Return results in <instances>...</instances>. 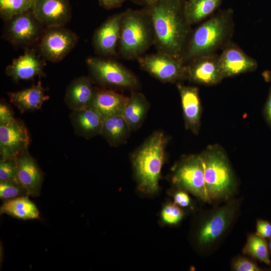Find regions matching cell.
Returning <instances> with one entry per match:
<instances>
[{"label": "cell", "instance_id": "1", "mask_svg": "<svg viewBox=\"0 0 271 271\" xmlns=\"http://www.w3.org/2000/svg\"><path fill=\"white\" fill-rule=\"evenodd\" d=\"M186 0H154L146 6L158 52L181 60L192 31L184 13Z\"/></svg>", "mask_w": 271, "mask_h": 271}, {"label": "cell", "instance_id": "2", "mask_svg": "<svg viewBox=\"0 0 271 271\" xmlns=\"http://www.w3.org/2000/svg\"><path fill=\"white\" fill-rule=\"evenodd\" d=\"M233 16V10H222L192 30L181 58L183 63L216 54L229 43L234 28Z\"/></svg>", "mask_w": 271, "mask_h": 271}, {"label": "cell", "instance_id": "3", "mask_svg": "<svg viewBox=\"0 0 271 271\" xmlns=\"http://www.w3.org/2000/svg\"><path fill=\"white\" fill-rule=\"evenodd\" d=\"M154 43V29L147 9L123 12L117 53L126 60H137Z\"/></svg>", "mask_w": 271, "mask_h": 271}, {"label": "cell", "instance_id": "4", "mask_svg": "<svg viewBox=\"0 0 271 271\" xmlns=\"http://www.w3.org/2000/svg\"><path fill=\"white\" fill-rule=\"evenodd\" d=\"M167 140L163 132H154L133 155L132 163L139 189L142 192L154 193L158 188Z\"/></svg>", "mask_w": 271, "mask_h": 271}, {"label": "cell", "instance_id": "5", "mask_svg": "<svg viewBox=\"0 0 271 271\" xmlns=\"http://www.w3.org/2000/svg\"><path fill=\"white\" fill-rule=\"evenodd\" d=\"M200 156L210 202L229 197L234 189L235 180L224 152L218 146H211Z\"/></svg>", "mask_w": 271, "mask_h": 271}, {"label": "cell", "instance_id": "6", "mask_svg": "<svg viewBox=\"0 0 271 271\" xmlns=\"http://www.w3.org/2000/svg\"><path fill=\"white\" fill-rule=\"evenodd\" d=\"M46 29L31 8L5 22L2 37L13 47L26 50L37 47Z\"/></svg>", "mask_w": 271, "mask_h": 271}, {"label": "cell", "instance_id": "7", "mask_svg": "<svg viewBox=\"0 0 271 271\" xmlns=\"http://www.w3.org/2000/svg\"><path fill=\"white\" fill-rule=\"evenodd\" d=\"M86 64L93 81L103 86L134 90L139 86L136 75L119 62L102 57H91Z\"/></svg>", "mask_w": 271, "mask_h": 271}, {"label": "cell", "instance_id": "8", "mask_svg": "<svg viewBox=\"0 0 271 271\" xmlns=\"http://www.w3.org/2000/svg\"><path fill=\"white\" fill-rule=\"evenodd\" d=\"M140 67L163 83H178L185 80V64L180 59L158 52L137 59Z\"/></svg>", "mask_w": 271, "mask_h": 271}, {"label": "cell", "instance_id": "9", "mask_svg": "<svg viewBox=\"0 0 271 271\" xmlns=\"http://www.w3.org/2000/svg\"><path fill=\"white\" fill-rule=\"evenodd\" d=\"M78 39L76 34L64 26L46 28L37 48L46 60L56 63L72 50Z\"/></svg>", "mask_w": 271, "mask_h": 271}, {"label": "cell", "instance_id": "10", "mask_svg": "<svg viewBox=\"0 0 271 271\" xmlns=\"http://www.w3.org/2000/svg\"><path fill=\"white\" fill-rule=\"evenodd\" d=\"M173 182L202 200L210 202L207 194L204 167L200 155H191L183 160L175 171Z\"/></svg>", "mask_w": 271, "mask_h": 271}, {"label": "cell", "instance_id": "11", "mask_svg": "<svg viewBox=\"0 0 271 271\" xmlns=\"http://www.w3.org/2000/svg\"><path fill=\"white\" fill-rule=\"evenodd\" d=\"M30 138L27 128L21 120L0 123L1 160L17 158L27 150Z\"/></svg>", "mask_w": 271, "mask_h": 271}, {"label": "cell", "instance_id": "12", "mask_svg": "<svg viewBox=\"0 0 271 271\" xmlns=\"http://www.w3.org/2000/svg\"><path fill=\"white\" fill-rule=\"evenodd\" d=\"M185 67L186 79L199 85H215L224 78L216 54L198 57L185 64Z\"/></svg>", "mask_w": 271, "mask_h": 271}, {"label": "cell", "instance_id": "13", "mask_svg": "<svg viewBox=\"0 0 271 271\" xmlns=\"http://www.w3.org/2000/svg\"><path fill=\"white\" fill-rule=\"evenodd\" d=\"M123 14L109 16L94 32L92 45L98 55L106 57L117 54Z\"/></svg>", "mask_w": 271, "mask_h": 271}, {"label": "cell", "instance_id": "14", "mask_svg": "<svg viewBox=\"0 0 271 271\" xmlns=\"http://www.w3.org/2000/svg\"><path fill=\"white\" fill-rule=\"evenodd\" d=\"M236 202H231L211 213L203 222L198 234L201 245H209L217 240L230 224L236 211Z\"/></svg>", "mask_w": 271, "mask_h": 271}, {"label": "cell", "instance_id": "15", "mask_svg": "<svg viewBox=\"0 0 271 271\" xmlns=\"http://www.w3.org/2000/svg\"><path fill=\"white\" fill-rule=\"evenodd\" d=\"M46 60L36 47L26 49L24 53L14 59L6 68V74L14 80H30L44 75Z\"/></svg>", "mask_w": 271, "mask_h": 271}, {"label": "cell", "instance_id": "16", "mask_svg": "<svg viewBox=\"0 0 271 271\" xmlns=\"http://www.w3.org/2000/svg\"><path fill=\"white\" fill-rule=\"evenodd\" d=\"M32 9L46 28L65 26L71 18L69 0H35Z\"/></svg>", "mask_w": 271, "mask_h": 271}, {"label": "cell", "instance_id": "17", "mask_svg": "<svg viewBox=\"0 0 271 271\" xmlns=\"http://www.w3.org/2000/svg\"><path fill=\"white\" fill-rule=\"evenodd\" d=\"M219 62L224 78L253 71L258 66L255 59L231 42L222 49Z\"/></svg>", "mask_w": 271, "mask_h": 271}, {"label": "cell", "instance_id": "18", "mask_svg": "<svg viewBox=\"0 0 271 271\" xmlns=\"http://www.w3.org/2000/svg\"><path fill=\"white\" fill-rule=\"evenodd\" d=\"M17 165L16 181L25 189L29 196H39L43 182V174L28 150L17 157Z\"/></svg>", "mask_w": 271, "mask_h": 271}, {"label": "cell", "instance_id": "19", "mask_svg": "<svg viewBox=\"0 0 271 271\" xmlns=\"http://www.w3.org/2000/svg\"><path fill=\"white\" fill-rule=\"evenodd\" d=\"M179 92L185 127L194 134H198L200 126L201 104L199 90L196 87L176 84Z\"/></svg>", "mask_w": 271, "mask_h": 271}, {"label": "cell", "instance_id": "20", "mask_svg": "<svg viewBox=\"0 0 271 271\" xmlns=\"http://www.w3.org/2000/svg\"><path fill=\"white\" fill-rule=\"evenodd\" d=\"M69 118L78 136L88 140L101 135L104 118L93 108L71 110Z\"/></svg>", "mask_w": 271, "mask_h": 271}, {"label": "cell", "instance_id": "21", "mask_svg": "<svg viewBox=\"0 0 271 271\" xmlns=\"http://www.w3.org/2000/svg\"><path fill=\"white\" fill-rule=\"evenodd\" d=\"M90 77L80 76L73 79L67 86L64 101L71 110L90 107L95 91Z\"/></svg>", "mask_w": 271, "mask_h": 271}, {"label": "cell", "instance_id": "22", "mask_svg": "<svg viewBox=\"0 0 271 271\" xmlns=\"http://www.w3.org/2000/svg\"><path fill=\"white\" fill-rule=\"evenodd\" d=\"M128 97L111 89L95 88L90 107L96 110L102 116L122 114Z\"/></svg>", "mask_w": 271, "mask_h": 271}, {"label": "cell", "instance_id": "23", "mask_svg": "<svg viewBox=\"0 0 271 271\" xmlns=\"http://www.w3.org/2000/svg\"><path fill=\"white\" fill-rule=\"evenodd\" d=\"M45 89L40 80L37 84L21 91L7 93L10 101L21 113L34 111L40 108L43 103L49 98L45 94Z\"/></svg>", "mask_w": 271, "mask_h": 271}, {"label": "cell", "instance_id": "24", "mask_svg": "<svg viewBox=\"0 0 271 271\" xmlns=\"http://www.w3.org/2000/svg\"><path fill=\"white\" fill-rule=\"evenodd\" d=\"M149 108V103L145 96L132 90L122 113L131 131L138 129L143 124Z\"/></svg>", "mask_w": 271, "mask_h": 271}, {"label": "cell", "instance_id": "25", "mask_svg": "<svg viewBox=\"0 0 271 271\" xmlns=\"http://www.w3.org/2000/svg\"><path fill=\"white\" fill-rule=\"evenodd\" d=\"M131 132L122 114L104 118L101 136L112 147L126 143Z\"/></svg>", "mask_w": 271, "mask_h": 271}, {"label": "cell", "instance_id": "26", "mask_svg": "<svg viewBox=\"0 0 271 271\" xmlns=\"http://www.w3.org/2000/svg\"><path fill=\"white\" fill-rule=\"evenodd\" d=\"M29 196L20 197L4 201L0 208L1 214L23 220L34 219L39 217V212Z\"/></svg>", "mask_w": 271, "mask_h": 271}, {"label": "cell", "instance_id": "27", "mask_svg": "<svg viewBox=\"0 0 271 271\" xmlns=\"http://www.w3.org/2000/svg\"><path fill=\"white\" fill-rule=\"evenodd\" d=\"M222 2L223 0H186L184 13L187 22L192 26L211 17Z\"/></svg>", "mask_w": 271, "mask_h": 271}, {"label": "cell", "instance_id": "28", "mask_svg": "<svg viewBox=\"0 0 271 271\" xmlns=\"http://www.w3.org/2000/svg\"><path fill=\"white\" fill-rule=\"evenodd\" d=\"M242 252L267 265L271 263L268 243L265 238L256 233L249 235Z\"/></svg>", "mask_w": 271, "mask_h": 271}, {"label": "cell", "instance_id": "29", "mask_svg": "<svg viewBox=\"0 0 271 271\" xmlns=\"http://www.w3.org/2000/svg\"><path fill=\"white\" fill-rule=\"evenodd\" d=\"M32 0H0V16L5 22L21 13L31 9Z\"/></svg>", "mask_w": 271, "mask_h": 271}, {"label": "cell", "instance_id": "30", "mask_svg": "<svg viewBox=\"0 0 271 271\" xmlns=\"http://www.w3.org/2000/svg\"><path fill=\"white\" fill-rule=\"evenodd\" d=\"M29 196L27 191L16 180L0 181V198L3 201Z\"/></svg>", "mask_w": 271, "mask_h": 271}, {"label": "cell", "instance_id": "31", "mask_svg": "<svg viewBox=\"0 0 271 271\" xmlns=\"http://www.w3.org/2000/svg\"><path fill=\"white\" fill-rule=\"evenodd\" d=\"M17 169V158L1 160L0 181L16 180Z\"/></svg>", "mask_w": 271, "mask_h": 271}, {"label": "cell", "instance_id": "32", "mask_svg": "<svg viewBox=\"0 0 271 271\" xmlns=\"http://www.w3.org/2000/svg\"><path fill=\"white\" fill-rule=\"evenodd\" d=\"M182 210L175 203L167 205L162 212V217L166 223L175 224L180 221L183 217Z\"/></svg>", "mask_w": 271, "mask_h": 271}, {"label": "cell", "instance_id": "33", "mask_svg": "<svg viewBox=\"0 0 271 271\" xmlns=\"http://www.w3.org/2000/svg\"><path fill=\"white\" fill-rule=\"evenodd\" d=\"M232 269L236 271H260L261 268L254 262L245 257H238L233 262Z\"/></svg>", "mask_w": 271, "mask_h": 271}, {"label": "cell", "instance_id": "34", "mask_svg": "<svg viewBox=\"0 0 271 271\" xmlns=\"http://www.w3.org/2000/svg\"><path fill=\"white\" fill-rule=\"evenodd\" d=\"M256 233L264 238L271 237V223L265 220L258 219L256 222Z\"/></svg>", "mask_w": 271, "mask_h": 271}, {"label": "cell", "instance_id": "35", "mask_svg": "<svg viewBox=\"0 0 271 271\" xmlns=\"http://www.w3.org/2000/svg\"><path fill=\"white\" fill-rule=\"evenodd\" d=\"M14 113L7 103L1 100L0 103V123H6L15 119Z\"/></svg>", "mask_w": 271, "mask_h": 271}, {"label": "cell", "instance_id": "36", "mask_svg": "<svg viewBox=\"0 0 271 271\" xmlns=\"http://www.w3.org/2000/svg\"><path fill=\"white\" fill-rule=\"evenodd\" d=\"M174 201L175 204L182 207L188 206L190 202L188 194L182 191L176 193L174 196Z\"/></svg>", "mask_w": 271, "mask_h": 271}, {"label": "cell", "instance_id": "37", "mask_svg": "<svg viewBox=\"0 0 271 271\" xmlns=\"http://www.w3.org/2000/svg\"><path fill=\"white\" fill-rule=\"evenodd\" d=\"M126 0H98L99 5L106 10H111L121 6Z\"/></svg>", "mask_w": 271, "mask_h": 271}, {"label": "cell", "instance_id": "38", "mask_svg": "<svg viewBox=\"0 0 271 271\" xmlns=\"http://www.w3.org/2000/svg\"><path fill=\"white\" fill-rule=\"evenodd\" d=\"M264 115L266 121L271 127V89L269 90L267 99L264 108Z\"/></svg>", "mask_w": 271, "mask_h": 271}, {"label": "cell", "instance_id": "39", "mask_svg": "<svg viewBox=\"0 0 271 271\" xmlns=\"http://www.w3.org/2000/svg\"><path fill=\"white\" fill-rule=\"evenodd\" d=\"M141 5H144L145 7L150 4L154 0H128Z\"/></svg>", "mask_w": 271, "mask_h": 271}, {"label": "cell", "instance_id": "40", "mask_svg": "<svg viewBox=\"0 0 271 271\" xmlns=\"http://www.w3.org/2000/svg\"><path fill=\"white\" fill-rule=\"evenodd\" d=\"M262 76L266 81L271 82V71H264Z\"/></svg>", "mask_w": 271, "mask_h": 271}, {"label": "cell", "instance_id": "41", "mask_svg": "<svg viewBox=\"0 0 271 271\" xmlns=\"http://www.w3.org/2000/svg\"><path fill=\"white\" fill-rule=\"evenodd\" d=\"M269 251L271 253V237L269 238V240L268 243Z\"/></svg>", "mask_w": 271, "mask_h": 271}, {"label": "cell", "instance_id": "42", "mask_svg": "<svg viewBox=\"0 0 271 271\" xmlns=\"http://www.w3.org/2000/svg\"><path fill=\"white\" fill-rule=\"evenodd\" d=\"M33 1V2L34 3V2L35 1V0H32Z\"/></svg>", "mask_w": 271, "mask_h": 271}]
</instances>
